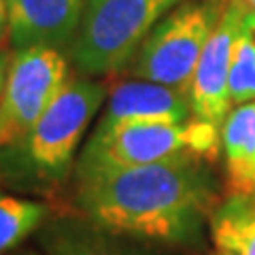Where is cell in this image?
I'll return each instance as SVG.
<instances>
[{
	"label": "cell",
	"mask_w": 255,
	"mask_h": 255,
	"mask_svg": "<svg viewBox=\"0 0 255 255\" xmlns=\"http://www.w3.org/2000/svg\"><path fill=\"white\" fill-rule=\"evenodd\" d=\"M215 187L204 162H164L77 179L79 215L124 238L164 245L198 241L213 215Z\"/></svg>",
	"instance_id": "6da1fadb"
},
{
	"label": "cell",
	"mask_w": 255,
	"mask_h": 255,
	"mask_svg": "<svg viewBox=\"0 0 255 255\" xmlns=\"http://www.w3.org/2000/svg\"><path fill=\"white\" fill-rule=\"evenodd\" d=\"M107 102L105 85L70 75L38 122L21 140L0 149V174L34 185H60L75 170V155L94 115Z\"/></svg>",
	"instance_id": "7a4b0ae2"
},
{
	"label": "cell",
	"mask_w": 255,
	"mask_h": 255,
	"mask_svg": "<svg viewBox=\"0 0 255 255\" xmlns=\"http://www.w3.org/2000/svg\"><path fill=\"white\" fill-rule=\"evenodd\" d=\"M221 128L198 117L183 124H128L96 128L75 164V179L164 162H213Z\"/></svg>",
	"instance_id": "3957f363"
},
{
	"label": "cell",
	"mask_w": 255,
	"mask_h": 255,
	"mask_svg": "<svg viewBox=\"0 0 255 255\" xmlns=\"http://www.w3.org/2000/svg\"><path fill=\"white\" fill-rule=\"evenodd\" d=\"M181 2L185 0H87L70 49L79 75L124 70L149 32Z\"/></svg>",
	"instance_id": "277c9868"
},
{
	"label": "cell",
	"mask_w": 255,
	"mask_h": 255,
	"mask_svg": "<svg viewBox=\"0 0 255 255\" xmlns=\"http://www.w3.org/2000/svg\"><path fill=\"white\" fill-rule=\"evenodd\" d=\"M230 0H185L140 43L128 64L134 79L189 90L200 55Z\"/></svg>",
	"instance_id": "5b68a950"
},
{
	"label": "cell",
	"mask_w": 255,
	"mask_h": 255,
	"mask_svg": "<svg viewBox=\"0 0 255 255\" xmlns=\"http://www.w3.org/2000/svg\"><path fill=\"white\" fill-rule=\"evenodd\" d=\"M70 79L64 49L34 45L13 49L0 94V149L21 140Z\"/></svg>",
	"instance_id": "8992f818"
},
{
	"label": "cell",
	"mask_w": 255,
	"mask_h": 255,
	"mask_svg": "<svg viewBox=\"0 0 255 255\" xmlns=\"http://www.w3.org/2000/svg\"><path fill=\"white\" fill-rule=\"evenodd\" d=\"M245 6L241 0H230L217 28L211 34L196 73L189 83V102L194 117L221 128L223 119L232 111L230 102V66L236 34L241 30Z\"/></svg>",
	"instance_id": "52a82bcc"
},
{
	"label": "cell",
	"mask_w": 255,
	"mask_h": 255,
	"mask_svg": "<svg viewBox=\"0 0 255 255\" xmlns=\"http://www.w3.org/2000/svg\"><path fill=\"white\" fill-rule=\"evenodd\" d=\"M194 117L185 90L145 79L119 83L109 94L96 128L128 124H183Z\"/></svg>",
	"instance_id": "ba28073f"
},
{
	"label": "cell",
	"mask_w": 255,
	"mask_h": 255,
	"mask_svg": "<svg viewBox=\"0 0 255 255\" xmlns=\"http://www.w3.org/2000/svg\"><path fill=\"white\" fill-rule=\"evenodd\" d=\"M87 0H9L11 49L49 45L70 51Z\"/></svg>",
	"instance_id": "9c48e42d"
},
{
	"label": "cell",
	"mask_w": 255,
	"mask_h": 255,
	"mask_svg": "<svg viewBox=\"0 0 255 255\" xmlns=\"http://www.w3.org/2000/svg\"><path fill=\"white\" fill-rule=\"evenodd\" d=\"M122 238L98 228L83 215L47 219L38 230V243L47 255H142Z\"/></svg>",
	"instance_id": "30bf717a"
},
{
	"label": "cell",
	"mask_w": 255,
	"mask_h": 255,
	"mask_svg": "<svg viewBox=\"0 0 255 255\" xmlns=\"http://www.w3.org/2000/svg\"><path fill=\"white\" fill-rule=\"evenodd\" d=\"M221 157L230 196L255 194V100L232 107L223 119Z\"/></svg>",
	"instance_id": "8fae6325"
},
{
	"label": "cell",
	"mask_w": 255,
	"mask_h": 255,
	"mask_svg": "<svg viewBox=\"0 0 255 255\" xmlns=\"http://www.w3.org/2000/svg\"><path fill=\"white\" fill-rule=\"evenodd\" d=\"M211 236L217 251L255 255V194L230 196L215 206Z\"/></svg>",
	"instance_id": "7c38bea8"
},
{
	"label": "cell",
	"mask_w": 255,
	"mask_h": 255,
	"mask_svg": "<svg viewBox=\"0 0 255 255\" xmlns=\"http://www.w3.org/2000/svg\"><path fill=\"white\" fill-rule=\"evenodd\" d=\"M49 219V206L0 191V255L11 253Z\"/></svg>",
	"instance_id": "4fadbf2b"
},
{
	"label": "cell",
	"mask_w": 255,
	"mask_h": 255,
	"mask_svg": "<svg viewBox=\"0 0 255 255\" xmlns=\"http://www.w3.org/2000/svg\"><path fill=\"white\" fill-rule=\"evenodd\" d=\"M251 100H255V15L245 9L232 49L230 102L236 107Z\"/></svg>",
	"instance_id": "5bb4252c"
},
{
	"label": "cell",
	"mask_w": 255,
	"mask_h": 255,
	"mask_svg": "<svg viewBox=\"0 0 255 255\" xmlns=\"http://www.w3.org/2000/svg\"><path fill=\"white\" fill-rule=\"evenodd\" d=\"M11 45V17H9V0H0V51H6Z\"/></svg>",
	"instance_id": "9a60e30c"
},
{
	"label": "cell",
	"mask_w": 255,
	"mask_h": 255,
	"mask_svg": "<svg viewBox=\"0 0 255 255\" xmlns=\"http://www.w3.org/2000/svg\"><path fill=\"white\" fill-rule=\"evenodd\" d=\"M9 58L6 51H0V94H2V85H4V77H6V68H9Z\"/></svg>",
	"instance_id": "2e32d148"
},
{
	"label": "cell",
	"mask_w": 255,
	"mask_h": 255,
	"mask_svg": "<svg viewBox=\"0 0 255 255\" xmlns=\"http://www.w3.org/2000/svg\"><path fill=\"white\" fill-rule=\"evenodd\" d=\"M241 2H243V6H245L247 11L255 15V0H241Z\"/></svg>",
	"instance_id": "e0dca14e"
},
{
	"label": "cell",
	"mask_w": 255,
	"mask_h": 255,
	"mask_svg": "<svg viewBox=\"0 0 255 255\" xmlns=\"http://www.w3.org/2000/svg\"><path fill=\"white\" fill-rule=\"evenodd\" d=\"M17 255H36L34 251H21V253H17Z\"/></svg>",
	"instance_id": "ac0fdd59"
},
{
	"label": "cell",
	"mask_w": 255,
	"mask_h": 255,
	"mask_svg": "<svg viewBox=\"0 0 255 255\" xmlns=\"http://www.w3.org/2000/svg\"><path fill=\"white\" fill-rule=\"evenodd\" d=\"M217 255H232V253H226V251H217Z\"/></svg>",
	"instance_id": "d6986e66"
}]
</instances>
